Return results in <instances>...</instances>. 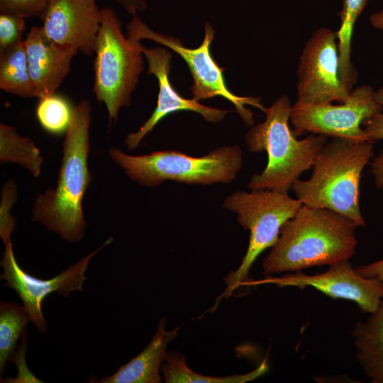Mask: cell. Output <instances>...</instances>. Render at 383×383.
<instances>
[{
  "label": "cell",
  "mask_w": 383,
  "mask_h": 383,
  "mask_svg": "<svg viewBox=\"0 0 383 383\" xmlns=\"http://www.w3.org/2000/svg\"><path fill=\"white\" fill-rule=\"evenodd\" d=\"M267 370L265 360L255 370L245 374L227 377H211L192 371L188 367L186 358L176 351L167 352L161 372L167 383H244L262 375Z\"/></svg>",
  "instance_id": "19"
},
{
  "label": "cell",
  "mask_w": 383,
  "mask_h": 383,
  "mask_svg": "<svg viewBox=\"0 0 383 383\" xmlns=\"http://www.w3.org/2000/svg\"><path fill=\"white\" fill-rule=\"evenodd\" d=\"M16 199V185L13 181H6L1 192L0 206V235L4 243L11 241V235L16 228V220L10 213L11 206Z\"/></svg>",
  "instance_id": "24"
},
{
  "label": "cell",
  "mask_w": 383,
  "mask_h": 383,
  "mask_svg": "<svg viewBox=\"0 0 383 383\" xmlns=\"http://www.w3.org/2000/svg\"><path fill=\"white\" fill-rule=\"evenodd\" d=\"M43 160L39 149L31 139L20 136L13 126L0 123L1 163H17L37 177L40 173Z\"/></svg>",
  "instance_id": "21"
},
{
  "label": "cell",
  "mask_w": 383,
  "mask_h": 383,
  "mask_svg": "<svg viewBox=\"0 0 383 383\" xmlns=\"http://www.w3.org/2000/svg\"><path fill=\"white\" fill-rule=\"evenodd\" d=\"M73 108L67 99L55 93L38 99L36 117L44 130L52 134H60L69 128Z\"/></svg>",
  "instance_id": "23"
},
{
  "label": "cell",
  "mask_w": 383,
  "mask_h": 383,
  "mask_svg": "<svg viewBox=\"0 0 383 383\" xmlns=\"http://www.w3.org/2000/svg\"><path fill=\"white\" fill-rule=\"evenodd\" d=\"M351 335L362 370L372 382L383 383V299L367 320L355 325Z\"/></svg>",
  "instance_id": "17"
},
{
  "label": "cell",
  "mask_w": 383,
  "mask_h": 383,
  "mask_svg": "<svg viewBox=\"0 0 383 383\" xmlns=\"http://www.w3.org/2000/svg\"><path fill=\"white\" fill-rule=\"evenodd\" d=\"M140 50L148 65V74L155 76L158 81L159 93L157 106L150 118L138 131L127 135L125 143L129 150L136 148L143 138L166 116L179 111H191L200 114L206 121L218 123L229 111L202 105L194 99L182 97L171 85L169 73L170 53L163 48H146L143 45Z\"/></svg>",
  "instance_id": "14"
},
{
  "label": "cell",
  "mask_w": 383,
  "mask_h": 383,
  "mask_svg": "<svg viewBox=\"0 0 383 383\" xmlns=\"http://www.w3.org/2000/svg\"><path fill=\"white\" fill-rule=\"evenodd\" d=\"M374 142L333 138L317 155L311 177L292 189L303 204L341 213L359 226L365 221L360 207V182L374 155Z\"/></svg>",
  "instance_id": "3"
},
{
  "label": "cell",
  "mask_w": 383,
  "mask_h": 383,
  "mask_svg": "<svg viewBox=\"0 0 383 383\" xmlns=\"http://www.w3.org/2000/svg\"><path fill=\"white\" fill-rule=\"evenodd\" d=\"M27 340L26 335L21 339V343L18 346L16 352L11 357V362H13L18 370V374L16 377L1 379V382L8 383H28V382H43L38 379L28 369L26 362Z\"/></svg>",
  "instance_id": "27"
},
{
  "label": "cell",
  "mask_w": 383,
  "mask_h": 383,
  "mask_svg": "<svg viewBox=\"0 0 383 383\" xmlns=\"http://www.w3.org/2000/svg\"><path fill=\"white\" fill-rule=\"evenodd\" d=\"M127 12L133 15L143 11L147 8L146 0H114Z\"/></svg>",
  "instance_id": "31"
},
{
  "label": "cell",
  "mask_w": 383,
  "mask_h": 383,
  "mask_svg": "<svg viewBox=\"0 0 383 383\" xmlns=\"http://www.w3.org/2000/svg\"><path fill=\"white\" fill-rule=\"evenodd\" d=\"M0 89L23 98L35 97L24 40L0 50Z\"/></svg>",
  "instance_id": "18"
},
{
  "label": "cell",
  "mask_w": 383,
  "mask_h": 383,
  "mask_svg": "<svg viewBox=\"0 0 383 383\" xmlns=\"http://www.w3.org/2000/svg\"><path fill=\"white\" fill-rule=\"evenodd\" d=\"M362 124L364 126V132L369 140L374 142L375 140L383 139L382 111L372 116Z\"/></svg>",
  "instance_id": "28"
},
{
  "label": "cell",
  "mask_w": 383,
  "mask_h": 383,
  "mask_svg": "<svg viewBox=\"0 0 383 383\" xmlns=\"http://www.w3.org/2000/svg\"><path fill=\"white\" fill-rule=\"evenodd\" d=\"M369 85L353 89L340 104H293L290 121L296 135L311 133L353 140H369L361 128L366 120L382 112L383 106L374 98Z\"/></svg>",
  "instance_id": "10"
},
{
  "label": "cell",
  "mask_w": 383,
  "mask_h": 383,
  "mask_svg": "<svg viewBox=\"0 0 383 383\" xmlns=\"http://www.w3.org/2000/svg\"><path fill=\"white\" fill-rule=\"evenodd\" d=\"M303 204L292 198L288 191H237L223 201V207L237 214L240 225L250 231L247 251L235 271L225 278L226 287L217 299L215 307L249 280L250 270L257 257L277 242L282 226L292 218Z\"/></svg>",
  "instance_id": "7"
},
{
  "label": "cell",
  "mask_w": 383,
  "mask_h": 383,
  "mask_svg": "<svg viewBox=\"0 0 383 383\" xmlns=\"http://www.w3.org/2000/svg\"><path fill=\"white\" fill-rule=\"evenodd\" d=\"M35 97L55 93L71 69L77 49L50 40L41 26H33L24 40Z\"/></svg>",
  "instance_id": "15"
},
{
  "label": "cell",
  "mask_w": 383,
  "mask_h": 383,
  "mask_svg": "<svg viewBox=\"0 0 383 383\" xmlns=\"http://www.w3.org/2000/svg\"><path fill=\"white\" fill-rule=\"evenodd\" d=\"M109 154L131 179L149 187L167 180L202 185L230 183L243 165V152L237 145L217 148L201 157L170 150L131 155L115 148Z\"/></svg>",
  "instance_id": "5"
},
{
  "label": "cell",
  "mask_w": 383,
  "mask_h": 383,
  "mask_svg": "<svg viewBox=\"0 0 383 383\" xmlns=\"http://www.w3.org/2000/svg\"><path fill=\"white\" fill-rule=\"evenodd\" d=\"M370 172L377 189L383 190V149L370 162Z\"/></svg>",
  "instance_id": "30"
},
{
  "label": "cell",
  "mask_w": 383,
  "mask_h": 383,
  "mask_svg": "<svg viewBox=\"0 0 383 383\" xmlns=\"http://www.w3.org/2000/svg\"><path fill=\"white\" fill-rule=\"evenodd\" d=\"M127 36L138 40L148 39L170 48L177 52L187 62L193 77L192 87L193 99L199 101L213 96H223L235 107L245 125L251 126L255 120L251 111L245 108L250 105L264 112L266 107L259 97L239 96L230 91L226 84L221 68L212 57L210 45L213 39L214 30L206 23L205 36L201 45L194 49L184 47L177 39L150 29L143 23L138 13L132 15V19L127 25Z\"/></svg>",
  "instance_id": "8"
},
{
  "label": "cell",
  "mask_w": 383,
  "mask_h": 383,
  "mask_svg": "<svg viewBox=\"0 0 383 383\" xmlns=\"http://www.w3.org/2000/svg\"><path fill=\"white\" fill-rule=\"evenodd\" d=\"M338 33L326 27L313 31L306 43L297 69L294 104L344 102L350 95L339 74Z\"/></svg>",
  "instance_id": "9"
},
{
  "label": "cell",
  "mask_w": 383,
  "mask_h": 383,
  "mask_svg": "<svg viewBox=\"0 0 383 383\" xmlns=\"http://www.w3.org/2000/svg\"><path fill=\"white\" fill-rule=\"evenodd\" d=\"M40 18L44 33L55 43L88 56L95 52L102 21L96 0H49Z\"/></svg>",
  "instance_id": "13"
},
{
  "label": "cell",
  "mask_w": 383,
  "mask_h": 383,
  "mask_svg": "<svg viewBox=\"0 0 383 383\" xmlns=\"http://www.w3.org/2000/svg\"><path fill=\"white\" fill-rule=\"evenodd\" d=\"M358 224L334 211L303 204L282 226L262 262L263 273L293 272L350 260Z\"/></svg>",
  "instance_id": "1"
},
{
  "label": "cell",
  "mask_w": 383,
  "mask_h": 383,
  "mask_svg": "<svg viewBox=\"0 0 383 383\" xmlns=\"http://www.w3.org/2000/svg\"><path fill=\"white\" fill-rule=\"evenodd\" d=\"M29 316L24 308L16 303L0 304V374L11 362L18 348V341L26 335Z\"/></svg>",
  "instance_id": "22"
},
{
  "label": "cell",
  "mask_w": 383,
  "mask_h": 383,
  "mask_svg": "<svg viewBox=\"0 0 383 383\" xmlns=\"http://www.w3.org/2000/svg\"><path fill=\"white\" fill-rule=\"evenodd\" d=\"M374 98L378 104L383 106V86L374 91Z\"/></svg>",
  "instance_id": "33"
},
{
  "label": "cell",
  "mask_w": 383,
  "mask_h": 383,
  "mask_svg": "<svg viewBox=\"0 0 383 383\" xmlns=\"http://www.w3.org/2000/svg\"><path fill=\"white\" fill-rule=\"evenodd\" d=\"M91 118L89 101L74 106L56 187L39 194L32 210L33 221L71 243L79 241L86 228L82 201L91 179L88 167Z\"/></svg>",
  "instance_id": "2"
},
{
  "label": "cell",
  "mask_w": 383,
  "mask_h": 383,
  "mask_svg": "<svg viewBox=\"0 0 383 383\" xmlns=\"http://www.w3.org/2000/svg\"><path fill=\"white\" fill-rule=\"evenodd\" d=\"M112 240L113 238H109L98 249L50 279H40L23 270L16 262L10 243L5 245L0 263L3 268L0 279L6 280L5 285L13 289L19 296L30 321L40 333L45 332L47 323L41 309L45 298L52 292L67 297L72 292H82V284L87 278L84 274L91 258Z\"/></svg>",
  "instance_id": "11"
},
{
  "label": "cell",
  "mask_w": 383,
  "mask_h": 383,
  "mask_svg": "<svg viewBox=\"0 0 383 383\" xmlns=\"http://www.w3.org/2000/svg\"><path fill=\"white\" fill-rule=\"evenodd\" d=\"M325 272L313 275L300 271L282 277L267 276L257 281L248 280L244 286L274 284L278 287H313L333 299L355 302L365 313L377 310L383 299V282L359 274L349 260L329 266Z\"/></svg>",
  "instance_id": "12"
},
{
  "label": "cell",
  "mask_w": 383,
  "mask_h": 383,
  "mask_svg": "<svg viewBox=\"0 0 383 383\" xmlns=\"http://www.w3.org/2000/svg\"><path fill=\"white\" fill-rule=\"evenodd\" d=\"M369 20L373 28L383 30V8L371 13Z\"/></svg>",
  "instance_id": "32"
},
{
  "label": "cell",
  "mask_w": 383,
  "mask_h": 383,
  "mask_svg": "<svg viewBox=\"0 0 383 383\" xmlns=\"http://www.w3.org/2000/svg\"><path fill=\"white\" fill-rule=\"evenodd\" d=\"M370 0H343L338 33L339 74L345 87L351 91L357 81V72L351 60V42L355 23Z\"/></svg>",
  "instance_id": "20"
},
{
  "label": "cell",
  "mask_w": 383,
  "mask_h": 383,
  "mask_svg": "<svg viewBox=\"0 0 383 383\" xmlns=\"http://www.w3.org/2000/svg\"><path fill=\"white\" fill-rule=\"evenodd\" d=\"M140 40L125 36L118 15L102 9L94 65L93 92L106 108L109 124L118 118L121 109L129 106L143 70Z\"/></svg>",
  "instance_id": "6"
},
{
  "label": "cell",
  "mask_w": 383,
  "mask_h": 383,
  "mask_svg": "<svg viewBox=\"0 0 383 383\" xmlns=\"http://www.w3.org/2000/svg\"><path fill=\"white\" fill-rule=\"evenodd\" d=\"M292 108L289 98L280 96L265 108V120L246 134L248 150L251 152L266 151L268 156L265 170L250 178V189L289 191L301 174L313 166L327 143L328 137L318 134L296 139L289 126Z\"/></svg>",
  "instance_id": "4"
},
{
  "label": "cell",
  "mask_w": 383,
  "mask_h": 383,
  "mask_svg": "<svg viewBox=\"0 0 383 383\" xmlns=\"http://www.w3.org/2000/svg\"><path fill=\"white\" fill-rule=\"evenodd\" d=\"M356 272L366 278L377 279L383 282V260L355 267Z\"/></svg>",
  "instance_id": "29"
},
{
  "label": "cell",
  "mask_w": 383,
  "mask_h": 383,
  "mask_svg": "<svg viewBox=\"0 0 383 383\" xmlns=\"http://www.w3.org/2000/svg\"><path fill=\"white\" fill-rule=\"evenodd\" d=\"M49 0H0V13L16 15L23 18L40 17Z\"/></svg>",
  "instance_id": "26"
},
{
  "label": "cell",
  "mask_w": 383,
  "mask_h": 383,
  "mask_svg": "<svg viewBox=\"0 0 383 383\" xmlns=\"http://www.w3.org/2000/svg\"><path fill=\"white\" fill-rule=\"evenodd\" d=\"M25 30V18L16 15L1 13L0 50L21 41Z\"/></svg>",
  "instance_id": "25"
},
{
  "label": "cell",
  "mask_w": 383,
  "mask_h": 383,
  "mask_svg": "<svg viewBox=\"0 0 383 383\" xmlns=\"http://www.w3.org/2000/svg\"><path fill=\"white\" fill-rule=\"evenodd\" d=\"M165 318H162L150 343L137 356L121 366L113 374L100 379V383H160L161 367L167 354L168 344L174 340L180 326L171 331L165 329Z\"/></svg>",
  "instance_id": "16"
}]
</instances>
